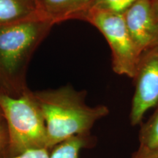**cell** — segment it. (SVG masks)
<instances>
[{
  "mask_svg": "<svg viewBox=\"0 0 158 158\" xmlns=\"http://www.w3.org/2000/svg\"><path fill=\"white\" fill-rule=\"evenodd\" d=\"M37 15L51 24L80 19L84 21L94 0H35Z\"/></svg>",
  "mask_w": 158,
  "mask_h": 158,
  "instance_id": "52a82bcc",
  "label": "cell"
},
{
  "mask_svg": "<svg viewBox=\"0 0 158 158\" xmlns=\"http://www.w3.org/2000/svg\"><path fill=\"white\" fill-rule=\"evenodd\" d=\"M96 141L91 134L73 136L49 150V158H79L81 150L94 147Z\"/></svg>",
  "mask_w": 158,
  "mask_h": 158,
  "instance_id": "9c48e42d",
  "label": "cell"
},
{
  "mask_svg": "<svg viewBox=\"0 0 158 158\" xmlns=\"http://www.w3.org/2000/svg\"><path fill=\"white\" fill-rule=\"evenodd\" d=\"M137 1L138 0H94L91 10L124 15Z\"/></svg>",
  "mask_w": 158,
  "mask_h": 158,
  "instance_id": "8fae6325",
  "label": "cell"
},
{
  "mask_svg": "<svg viewBox=\"0 0 158 158\" xmlns=\"http://www.w3.org/2000/svg\"><path fill=\"white\" fill-rule=\"evenodd\" d=\"M0 111L8 135L7 156L46 148V127L33 92L28 89L14 95L0 92Z\"/></svg>",
  "mask_w": 158,
  "mask_h": 158,
  "instance_id": "3957f363",
  "label": "cell"
},
{
  "mask_svg": "<svg viewBox=\"0 0 158 158\" xmlns=\"http://www.w3.org/2000/svg\"><path fill=\"white\" fill-rule=\"evenodd\" d=\"M131 158H158V149L145 150L138 149Z\"/></svg>",
  "mask_w": 158,
  "mask_h": 158,
  "instance_id": "5bb4252c",
  "label": "cell"
},
{
  "mask_svg": "<svg viewBox=\"0 0 158 158\" xmlns=\"http://www.w3.org/2000/svg\"><path fill=\"white\" fill-rule=\"evenodd\" d=\"M33 94L44 118L48 150L73 136L90 135L94 124L109 114L104 105L88 106L86 92L77 91L70 85Z\"/></svg>",
  "mask_w": 158,
  "mask_h": 158,
  "instance_id": "6da1fadb",
  "label": "cell"
},
{
  "mask_svg": "<svg viewBox=\"0 0 158 158\" xmlns=\"http://www.w3.org/2000/svg\"><path fill=\"white\" fill-rule=\"evenodd\" d=\"M0 118H3L2 115V113H1V111H0Z\"/></svg>",
  "mask_w": 158,
  "mask_h": 158,
  "instance_id": "2e32d148",
  "label": "cell"
},
{
  "mask_svg": "<svg viewBox=\"0 0 158 158\" xmlns=\"http://www.w3.org/2000/svg\"><path fill=\"white\" fill-rule=\"evenodd\" d=\"M8 135L4 118H0V155H7Z\"/></svg>",
  "mask_w": 158,
  "mask_h": 158,
  "instance_id": "4fadbf2b",
  "label": "cell"
},
{
  "mask_svg": "<svg viewBox=\"0 0 158 158\" xmlns=\"http://www.w3.org/2000/svg\"><path fill=\"white\" fill-rule=\"evenodd\" d=\"M140 149H158V108L148 121L141 124L138 135Z\"/></svg>",
  "mask_w": 158,
  "mask_h": 158,
  "instance_id": "30bf717a",
  "label": "cell"
},
{
  "mask_svg": "<svg viewBox=\"0 0 158 158\" xmlns=\"http://www.w3.org/2000/svg\"><path fill=\"white\" fill-rule=\"evenodd\" d=\"M134 42L140 51L158 48V18L151 0H138L123 15Z\"/></svg>",
  "mask_w": 158,
  "mask_h": 158,
  "instance_id": "8992f818",
  "label": "cell"
},
{
  "mask_svg": "<svg viewBox=\"0 0 158 158\" xmlns=\"http://www.w3.org/2000/svg\"><path fill=\"white\" fill-rule=\"evenodd\" d=\"M53 26L40 17L0 26V92L14 95L28 89L29 62Z\"/></svg>",
  "mask_w": 158,
  "mask_h": 158,
  "instance_id": "7a4b0ae2",
  "label": "cell"
},
{
  "mask_svg": "<svg viewBox=\"0 0 158 158\" xmlns=\"http://www.w3.org/2000/svg\"><path fill=\"white\" fill-rule=\"evenodd\" d=\"M133 79L135 92L130 121L135 126L141 124L145 114L158 103V48L142 54Z\"/></svg>",
  "mask_w": 158,
  "mask_h": 158,
  "instance_id": "5b68a950",
  "label": "cell"
},
{
  "mask_svg": "<svg viewBox=\"0 0 158 158\" xmlns=\"http://www.w3.org/2000/svg\"><path fill=\"white\" fill-rule=\"evenodd\" d=\"M39 17L35 0H0V26Z\"/></svg>",
  "mask_w": 158,
  "mask_h": 158,
  "instance_id": "ba28073f",
  "label": "cell"
},
{
  "mask_svg": "<svg viewBox=\"0 0 158 158\" xmlns=\"http://www.w3.org/2000/svg\"><path fill=\"white\" fill-rule=\"evenodd\" d=\"M151 4L154 14L158 18V0H151Z\"/></svg>",
  "mask_w": 158,
  "mask_h": 158,
  "instance_id": "9a60e30c",
  "label": "cell"
},
{
  "mask_svg": "<svg viewBox=\"0 0 158 158\" xmlns=\"http://www.w3.org/2000/svg\"><path fill=\"white\" fill-rule=\"evenodd\" d=\"M50 151L46 148L27 150L15 156L0 155V158H49Z\"/></svg>",
  "mask_w": 158,
  "mask_h": 158,
  "instance_id": "7c38bea8",
  "label": "cell"
},
{
  "mask_svg": "<svg viewBox=\"0 0 158 158\" xmlns=\"http://www.w3.org/2000/svg\"><path fill=\"white\" fill-rule=\"evenodd\" d=\"M84 21L96 27L107 40L114 73L133 78L142 53L130 35L124 15L91 10Z\"/></svg>",
  "mask_w": 158,
  "mask_h": 158,
  "instance_id": "277c9868",
  "label": "cell"
}]
</instances>
